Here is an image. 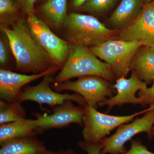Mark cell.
Instances as JSON below:
<instances>
[{
	"label": "cell",
	"instance_id": "e0dca14e",
	"mask_svg": "<svg viewBox=\"0 0 154 154\" xmlns=\"http://www.w3.org/2000/svg\"><path fill=\"white\" fill-rule=\"evenodd\" d=\"M68 0H47L40 6L39 11L43 20L51 30L62 29L67 15Z\"/></svg>",
	"mask_w": 154,
	"mask_h": 154
},
{
	"label": "cell",
	"instance_id": "9c48e42d",
	"mask_svg": "<svg viewBox=\"0 0 154 154\" xmlns=\"http://www.w3.org/2000/svg\"><path fill=\"white\" fill-rule=\"evenodd\" d=\"M53 79L52 75H45L38 85L29 86L21 91L17 100L21 103L25 101H33L41 106L42 104H47L53 107L62 105L68 100L76 102L83 107L88 105L85 99L79 94H60L54 91L51 88V84L53 82Z\"/></svg>",
	"mask_w": 154,
	"mask_h": 154
},
{
	"label": "cell",
	"instance_id": "d4e9b609",
	"mask_svg": "<svg viewBox=\"0 0 154 154\" xmlns=\"http://www.w3.org/2000/svg\"><path fill=\"white\" fill-rule=\"evenodd\" d=\"M24 17L30 13H36L35 4L37 0H14Z\"/></svg>",
	"mask_w": 154,
	"mask_h": 154
},
{
	"label": "cell",
	"instance_id": "83f0119b",
	"mask_svg": "<svg viewBox=\"0 0 154 154\" xmlns=\"http://www.w3.org/2000/svg\"><path fill=\"white\" fill-rule=\"evenodd\" d=\"M40 154H78L76 153L71 149H68L65 150H60L59 151L55 152L53 151L48 150L46 149Z\"/></svg>",
	"mask_w": 154,
	"mask_h": 154
},
{
	"label": "cell",
	"instance_id": "9a60e30c",
	"mask_svg": "<svg viewBox=\"0 0 154 154\" xmlns=\"http://www.w3.org/2000/svg\"><path fill=\"white\" fill-rule=\"evenodd\" d=\"M140 79L147 84L154 80V48L144 45L138 49L130 65Z\"/></svg>",
	"mask_w": 154,
	"mask_h": 154
},
{
	"label": "cell",
	"instance_id": "52a82bcc",
	"mask_svg": "<svg viewBox=\"0 0 154 154\" xmlns=\"http://www.w3.org/2000/svg\"><path fill=\"white\" fill-rule=\"evenodd\" d=\"M111 82L98 76H86L78 78L75 81L69 80L58 84H53L51 88L56 92L73 91L82 96L88 105L97 109L99 103L115 93Z\"/></svg>",
	"mask_w": 154,
	"mask_h": 154
},
{
	"label": "cell",
	"instance_id": "6da1fadb",
	"mask_svg": "<svg viewBox=\"0 0 154 154\" xmlns=\"http://www.w3.org/2000/svg\"><path fill=\"white\" fill-rule=\"evenodd\" d=\"M0 30L8 39L18 71L36 74L56 66L30 34L26 17H22L11 27H0Z\"/></svg>",
	"mask_w": 154,
	"mask_h": 154
},
{
	"label": "cell",
	"instance_id": "4316f807",
	"mask_svg": "<svg viewBox=\"0 0 154 154\" xmlns=\"http://www.w3.org/2000/svg\"><path fill=\"white\" fill-rule=\"evenodd\" d=\"M88 0H70V7L73 10H78Z\"/></svg>",
	"mask_w": 154,
	"mask_h": 154
},
{
	"label": "cell",
	"instance_id": "4fadbf2b",
	"mask_svg": "<svg viewBox=\"0 0 154 154\" xmlns=\"http://www.w3.org/2000/svg\"><path fill=\"white\" fill-rule=\"evenodd\" d=\"M147 83L140 79L135 72L131 71L129 79L122 77L116 80L113 87L116 94L99 103V106H107V110L115 106H120L125 104H140V99L136 96L137 91L147 88Z\"/></svg>",
	"mask_w": 154,
	"mask_h": 154
},
{
	"label": "cell",
	"instance_id": "603a6c76",
	"mask_svg": "<svg viewBox=\"0 0 154 154\" xmlns=\"http://www.w3.org/2000/svg\"><path fill=\"white\" fill-rule=\"evenodd\" d=\"M138 96L140 99V105H152L154 104V80L151 87L139 91Z\"/></svg>",
	"mask_w": 154,
	"mask_h": 154
},
{
	"label": "cell",
	"instance_id": "7a4b0ae2",
	"mask_svg": "<svg viewBox=\"0 0 154 154\" xmlns=\"http://www.w3.org/2000/svg\"><path fill=\"white\" fill-rule=\"evenodd\" d=\"M61 30L65 40L71 44L88 48L116 39L119 32L107 28L94 16L75 13L68 14Z\"/></svg>",
	"mask_w": 154,
	"mask_h": 154
},
{
	"label": "cell",
	"instance_id": "5b68a950",
	"mask_svg": "<svg viewBox=\"0 0 154 154\" xmlns=\"http://www.w3.org/2000/svg\"><path fill=\"white\" fill-rule=\"evenodd\" d=\"M26 20L31 35L60 70L69 57L72 45L56 35L36 13L28 14Z\"/></svg>",
	"mask_w": 154,
	"mask_h": 154
},
{
	"label": "cell",
	"instance_id": "f1b7e54d",
	"mask_svg": "<svg viewBox=\"0 0 154 154\" xmlns=\"http://www.w3.org/2000/svg\"><path fill=\"white\" fill-rule=\"evenodd\" d=\"M154 43V30L153 31L152 33L151 36L150 38H149L148 41V45H151L153 43Z\"/></svg>",
	"mask_w": 154,
	"mask_h": 154
},
{
	"label": "cell",
	"instance_id": "3957f363",
	"mask_svg": "<svg viewBox=\"0 0 154 154\" xmlns=\"http://www.w3.org/2000/svg\"><path fill=\"white\" fill-rule=\"evenodd\" d=\"M98 76L110 82L116 78L108 64L100 60L90 48L81 45H72L66 62L57 75L53 84L63 82L74 78Z\"/></svg>",
	"mask_w": 154,
	"mask_h": 154
},
{
	"label": "cell",
	"instance_id": "7402d4cb",
	"mask_svg": "<svg viewBox=\"0 0 154 154\" xmlns=\"http://www.w3.org/2000/svg\"><path fill=\"white\" fill-rule=\"evenodd\" d=\"M0 36V65L1 69L8 70L11 53H12L8 39L5 34L1 31Z\"/></svg>",
	"mask_w": 154,
	"mask_h": 154
},
{
	"label": "cell",
	"instance_id": "44dd1931",
	"mask_svg": "<svg viewBox=\"0 0 154 154\" xmlns=\"http://www.w3.org/2000/svg\"><path fill=\"white\" fill-rule=\"evenodd\" d=\"M117 0H88L78 11L95 14L106 13L113 8Z\"/></svg>",
	"mask_w": 154,
	"mask_h": 154
},
{
	"label": "cell",
	"instance_id": "7c38bea8",
	"mask_svg": "<svg viewBox=\"0 0 154 154\" xmlns=\"http://www.w3.org/2000/svg\"><path fill=\"white\" fill-rule=\"evenodd\" d=\"M60 69L57 66H53L41 73L27 75L0 69L1 99L8 102L16 101L23 86L47 75H52Z\"/></svg>",
	"mask_w": 154,
	"mask_h": 154
},
{
	"label": "cell",
	"instance_id": "2e32d148",
	"mask_svg": "<svg viewBox=\"0 0 154 154\" xmlns=\"http://www.w3.org/2000/svg\"><path fill=\"white\" fill-rule=\"evenodd\" d=\"M0 145V154H40L46 150L36 135L10 140Z\"/></svg>",
	"mask_w": 154,
	"mask_h": 154
},
{
	"label": "cell",
	"instance_id": "8fae6325",
	"mask_svg": "<svg viewBox=\"0 0 154 154\" xmlns=\"http://www.w3.org/2000/svg\"><path fill=\"white\" fill-rule=\"evenodd\" d=\"M154 30V1L145 3L137 17L119 31L116 39L125 41H148Z\"/></svg>",
	"mask_w": 154,
	"mask_h": 154
},
{
	"label": "cell",
	"instance_id": "8992f818",
	"mask_svg": "<svg viewBox=\"0 0 154 154\" xmlns=\"http://www.w3.org/2000/svg\"><path fill=\"white\" fill-rule=\"evenodd\" d=\"M84 107L85 113L83 118V138L84 140L88 142L99 143L111 131L122 125L132 121L138 115L154 110V104L140 112L125 116L110 115L101 113L88 105Z\"/></svg>",
	"mask_w": 154,
	"mask_h": 154
},
{
	"label": "cell",
	"instance_id": "ac0fdd59",
	"mask_svg": "<svg viewBox=\"0 0 154 154\" xmlns=\"http://www.w3.org/2000/svg\"><path fill=\"white\" fill-rule=\"evenodd\" d=\"M35 119H25L0 125V145L17 138L37 134Z\"/></svg>",
	"mask_w": 154,
	"mask_h": 154
},
{
	"label": "cell",
	"instance_id": "f546056e",
	"mask_svg": "<svg viewBox=\"0 0 154 154\" xmlns=\"http://www.w3.org/2000/svg\"><path fill=\"white\" fill-rule=\"evenodd\" d=\"M153 138H154V124L153 126L152 129L151 135L150 139H151Z\"/></svg>",
	"mask_w": 154,
	"mask_h": 154
},
{
	"label": "cell",
	"instance_id": "5bb4252c",
	"mask_svg": "<svg viewBox=\"0 0 154 154\" xmlns=\"http://www.w3.org/2000/svg\"><path fill=\"white\" fill-rule=\"evenodd\" d=\"M143 0H121L108 22L112 29L120 31L134 20L142 9Z\"/></svg>",
	"mask_w": 154,
	"mask_h": 154
},
{
	"label": "cell",
	"instance_id": "1f68e13d",
	"mask_svg": "<svg viewBox=\"0 0 154 154\" xmlns=\"http://www.w3.org/2000/svg\"><path fill=\"white\" fill-rule=\"evenodd\" d=\"M151 45L154 48V43H153V44H152Z\"/></svg>",
	"mask_w": 154,
	"mask_h": 154
},
{
	"label": "cell",
	"instance_id": "ffe728a7",
	"mask_svg": "<svg viewBox=\"0 0 154 154\" xmlns=\"http://www.w3.org/2000/svg\"><path fill=\"white\" fill-rule=\"evenodd\" d=\"M23 17L14 0H0V27H11Z\"/></svg>",
	"mask_w": 154,
	"mask_h": 154
},
{
	"label": "cell",
	"instance_id": "4dcf8cb0",
	"mask_svg": "<svg viewBox=\"0 0 154 154\" xmlns=\"http://www.w3.org/2000/svg\"><path fill=\"white\" fill-rule=\"evenodd\" d=\"M145 1L146 3L149 2H152V1H153L154 0H144Z\"/></svg>",
	"mask_w": 154,
	"mask_h": 154
},
{
	"label": "cell",
	"instance_id": "d6986e66",
	"mask_svg": "<svg viewBox=\"0 0 154 154\" xmlns=\"http://www.w3.org/2000/svg\"><path fill=\"white\" fill-rule=\"evenodd\" d=\"M25 109L17 100L8 102L0 100V124L26 119Z\"/></svg>",
	"mask_w": 154,
	"mask_h": 154
},
{
	"label": "cell",
	"instance_id": "cb8c5ba5",
	"mask_svg": "<svg viewBox=\"0 0 154 154\" xmlns=\"http://www.w3.org/2000/svg\"><path fill=\"white\" fill-rule=\"evenodd\" d=\"M130 149L120 154H154L148 150L146 147L139 139L131 140Z\"/></svg>",
	"mask_w": 154,
	"mask_h": 154
},
{
	"label": "cell",
	"instance_id": "ba28073f",
	"mask_svg": "<svg viewBox=\"0 0 154 154\" xmlns=\"http://www.w3.org/2000/svg\"><path fill=\"white\" fill-rule=\"evenodd\" d=\"M154 124V110H152L131 123L122 125L118 127L114 134L105 138L100 142L102 149L100 154H120L126 151L125 144L140 133H146L150 139Z\"/></svg>",
	"mask_w": 154,
	"mask_h": 154
},
{
	"label": "cell",
	"instance_id": "277c9868",
	"mask_svg": "<svg viewBox=\"0 0 154 154\" xmlns=\"http://www.w3.org/2000/svg\"><path fill=\"white\" fill-rule=\"evenodd\" d=\"M144 45L146 44L143 41L114 39L89 48L99 59L109 64L116 80L127 75L133 58L138 49Z\"/></svg>",
	"mask_w": 154,
	"mask_h": 154
},
{
	"label": "cell",
	"instance_id": "30bf717a",
	"mask_svg": "<svg viewBox=\"0 0 154 154\" xmlns=\"http://www.w3.org/2000/svg\"><path fill=\"white\" fill-rule=\"evenodd\" d=\"M85 113L84 107L75 106L72 101L68 100L53 107L52 113L50 115L35 113L36 131L43 132L51 128H62L72 124H78L82 127Z\"/></svg>",
	"mask_w": 154,
	"mask_h": 154
},
{
	"label": "cell",
	"instance_id": "484cf974",
	"mask_svg": "<svg viewBox=\"0 0 154 154\" xmlns=\"http://www.w3.org/2000/svg\"><path fill=\"white\" fill-rule=\"evenodd\" d=\"M78 145L82 149L88 154H100L102 149V146L99 143H92L85 141L78 142Z\"/></svg>",
	"mask_w": 154,
	"mask_h": 154
}]
</instances>
